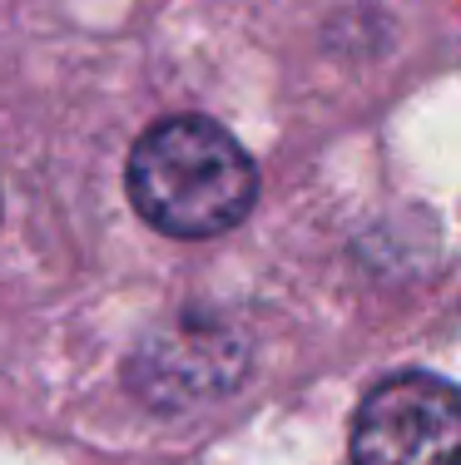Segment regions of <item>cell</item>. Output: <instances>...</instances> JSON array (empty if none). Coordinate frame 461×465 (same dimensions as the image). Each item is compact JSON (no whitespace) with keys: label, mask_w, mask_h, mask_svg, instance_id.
<instances>
[{"label":"cell","mask_w":461,"mask_h":465,"mask_svg":"<svg viewBox=\"0 0 461 465\" xmlns=\"http://www.w3.org/2000/svg\"><path fill=\"white\" fill-rule=\"evenodd\" d=\"M353 465H461V386L397 371L362 396Z\"/></svg>","instance_id":"obj_2"},{"label":"cell","mask_w":461,"mask_h":465,"mask_svg":"<svg viewBox=\"0 0 461 465\" xmlns=\"http://www.w3.org/2000/svg\"><path fill=\"white\" fill-rule=\"evenodd\" d=\"M129 198L139 218L174 238L228 232L254 208L258 169L228 129L199 114L159 119L129 153Z\"/></svg>","instance_id":"obj_1"}]
</instances>
